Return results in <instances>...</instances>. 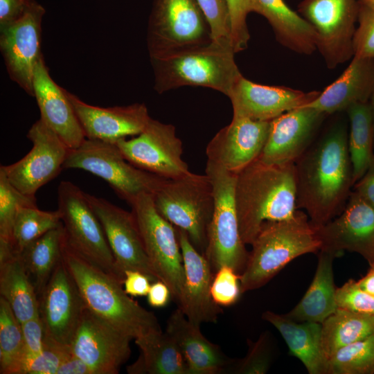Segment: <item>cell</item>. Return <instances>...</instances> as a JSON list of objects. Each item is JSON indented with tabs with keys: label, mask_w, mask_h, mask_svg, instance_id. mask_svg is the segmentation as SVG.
Here are the masks:
<instances>
[{
	"label": "cell",
	"mask_w": 374,
	"mask_h": 374,
	"mask_svg": "<svg viewBox=\"0 0 374 374\" xmlns=\"http://www.w3.org/2000/svg\"><path fill=\"white\" fill-rule=\"evenodd\" d=\"M45 12L35 1L21 17L0 28V50L8 74L32 97L35 69L43 56L42 24Z\"/></svg>",
	"instance_id": "cell-16"
},
{
	"label": "cell",
	"mask_w": 374,
	"mask_h": 374,
	"mask_svg": "<svg viewBox=\"0 0 374 374\" xmlns=\"http://www.w3.org/2000/svg\"><path fill=\"white\" fill-rule=\"evenodd\" d=\"M346 112L350 122L348 150L355 184L363 177L374 158L373 118L369 102L352 105Z\"/></svg>",
	"instance_id": "cell-35"
},
{
	"label": "cell",
	"mask_w": 374,
	"mask_h": 374,
	"mask_svg": "<svg viewBox=\"0 0 374 374\" xmlns=\"http://www.w3.org/2000/svg\"><path fill=\"white\" fill-rule=\"evenodd\" d=\"M157 212L176 228L184 231L191 243L204 254L208 227L215 208L210 177L190 172L167 179L153 195Z\"/></svg>",
	"instance_id": "cell-6"
},
{
	"label": "cell",
	"mask_w": 374,
	"mask_h": 374,
	"mask_svg": "<svg viewBox=\"0 0 374 374\" xmlns=\"http://www.w3.org/2000/svg\"><path fill=\"white\" fill-rule=\"evenodd\" d=\"M35 0H0V28L21 17Z\"/></svg>",
	"instance_id": "cell-48"
},
{
	"label": "cell",
	"mask_w": 374,
	"mask_h": 374,
	"mask_svg": "<svg viewBox=\"0 0 374 374\" xmlns=\"http://www.w3.org/2000/svg\"><path fill=\"white\" fill-rule=\"evenodd\" d=\"M200 326L190 321L178 308L167 321L166 332L174 339L186 363L188 374H222L233 362L220 347L207 339Z\"/></svg>",
	"instance_id": "cell-26"
},
{
	"label": "cell",
	"mask_w": 374,
	"mask_h": 374,
	"mask_svg": "<svg viewBox=\"0 0 374 374\" xmlns=\"http://www.w3.org/2000/svg\"><path fill=\"white\" fill-rule=\"evenodd\" d=\"M353 187L356 194L374 206V158L367 171Z\"/></svg>",
	"instance_id": "cell-50"
},
{
	"label": "cell",
	"mask_w": 374,
	"mask_h": 374,
	"mask_svg": "<svg viewBox=\"0 0 374 374\" xmlns=\"http://www.w3.org/2000/svg\"><path fill=\"white\" fill-rule=\"evenodd\" d=\"M240 275L233 268L224 265L214 273L211 292L213 301L220 306H230L241 293Z\"/></svg>",
	"instance_id": "cell-44"
},
{
	"label": "cell",
	"mask_w": 374,
	"mask_h": 374,
	"mask_svg": "<svg viewBox=\"0 0 374 374\" xmlns=\"http://www.w3.org/2000/svg\"><path fill=\"white\" fill-rule=\"evenodd\" d=\"M196 1L208 24L211 41L233 48L229 12L225 0Z\"/></svg>",
	"instance_id": "cell-41"
},
{
	"label": "cell",
	"mask_w": 374,
	"mask_h": 374,
	"mask_svg": "<svg viewBox=\"0 0 374 374\" xmlns=\"http://www.w3.org/2000/svg\"><path fill=\"white\" fill-rule=\"evenodd\" d=\"M0 294L21 323L39 314V298L19 252L0 240Z\"/></svg>",
	"instance_id": "cell-28"
},
{
	"label": "cell",
	"mask_w": 374,
	"mask_h": 374,
	"mask_svg": "<svg viewBox=\"0 0 374 374\" xmlns=\"http://www.w3.org/2000/svg\"><path fill=\"white\" fill-rule=\"evenodd\" d=\"M116 144L132 165L159 177L172 179L190 172L182 159V142L172 124L151 118L136 137L121 139Z\"/></svg>",
	"instance_id": "cell-15"
},
{
	"label": "cell",
	"mask_w": 374,
	"mask_h": 374,
	"mask_svg": "<svg viewBox=\"0 0 374 374\" xmlns=\"http://www.w3.org/2000/svg\"><path fill=\"white\" fill-rule=\"evenodd\" d=\"M321 326L322 347L328 359L340 348L374 335V314L337 308Z\"/></svg>",
	"instance_id": "cell-34"
},
{
	"label": "cell",
	"mask_w": 374,
	"mask_h": 374,
	"mask_svg": "<svg viewBox=\"0 0 374 374\" xmlns=\"http://www.w3.org/2000/svg\"><path fill=\"white\" fill-rule=\"evenodd\" d=\"M357 282L362 289L374 295V264L370 265L366 274Z\"/></svg>",
	"instance_id": "cell-53"
},
{
	"label": "cell",
	"mask_w": 374,
	"mask_h": 374,
	"mask_svg": "<svg viewBox=\"0 0 374 374\" xmlns=\"http://www.w3.org/2000/svg\"><path fill=\"white\" fill-rule=\"evenodd\" d=\"M65 91L87 139L116 143L141 133L151 118L144 103L102 107L87 104Z\"/></svg>",
	"instance_id": "cell-23"
},
{
	"label": "cell",
	"mask_w": 374,
	"mask_h": 374,
	"mask_svg": "<svg viewBox=\"0 0 374 374\" xmlns=\"http://www.w3.org/2000/svg\"><path fill=\"white\" fill-rule=\"evenodd\" d=\"M33 90L40 119L69 149L78 148L86 139L84 131L65 89L52 79L43 56L35 69Z\"/></svg>",
	"instance_id": "cell-25"
},
{
	"label": "cell",
	"mask_w": 374,
	"mask_h": 374,
	"mask_svg": "<svg viewBox=\"0 0 374 374\" xmlns=\"http://www.w3.org/2000/svg\"><path fill=\"white\" fill-rule=\"evenodd\" d=\"M262 318L280 332L292 355L297 357L310 374H328V359L321 340V323L295 321L285 314L265 311Z\"/></svg>",
	"instance_id": "cell-29"
},
{
	"label": "cell",
	"mask_w": 374,
	"mask_h": 374,
	"mask_svg": "<svg viewBox=\"0 0 374 374\" xmlns=\"http://www.w3.org/2000/svg\"><path fill=\"white\" fill-rule=\"evenodd\" d=\"M57 374H91L87 365L73 353L60 364Z\"/></svg>",
	"instance_id": "cell-52"
},
{
	"label": "cell",
	"mask_w": 374,
	"mask_h": 374,
	"mask_svg": "<svg viewBox=\"0 0 374 374\" xmlns=\"http://www.w3.org/2000/svg\"><path fill=\"white\" fill-rule=\"evenodd\" d=\"M21 324L25 344V357L41 353L45 346V332L39 314Z\"/></svg>",
	"instance_id": "cell-47"
},
{
	"label": "cell",
	"mask_w": 374,
	"mask_h": 374,
	"mask_svg": "<svg viewBox=\"0 0 374 374\" xmlns=\"http://www.w3.org/2000/svg\"><path fill=\"white\" fill-rule=\"evenodd\" d=\"M248 341V352L244 357L233 359L225 373L231 374H265L272 360V346L269 333L260 335L256 341Z\"/></svg>",
	"instance_id": "cell-40"
},
{
	"label": "cell",
	"mask_w": 374,
	"mask_h": 374,
	"mask_svg": "<svg viewBox=\"0 0 374 374\" xmlns=\"http://www.w3.org/2000/svg\"><path fill=\"white\" fill-rule=\"evenodd\" d=\"M137 359L127 367L129 374H188L186 363L174 339L162 330L134 339Z\"/></svg>",
	"instance_id": "cell-32"
},
{
	"label": "cell",
	"mask_w": 374,
	"mask_h": 374,
	"mask_svg": "<svg viewBox=\"0 0 374 374\" xmlns=\"http://www.w3.org/2000/svg\"><path fill=\"white\" fill-rule=\"evenodd\" d=\"M321 93L305 92L284 86L257 84L240 75L228 96L233 107V117L270 121L281 114L307 106Z\"/></svg>",
	"instance_id": "cell-21"
},
{
	"label": "cell",
	"mask_w": 374,
	"mask_h": 374,
	"mask_svg": "<svg viewBox=\"0 0 374 374\" xmlns=\"http://www.w3.org/2000/svg\"><path fill=\"white\" fill-rule=\"evenodd\" d=\"M327 116L305 106L271 120L266 143L258 159L269 164L294 163L316 139Z\"/></svg>",
	"instance_id": "cell-20"
},
{
	"label": "cell",
	"mask_w": 374,
	"mask_h": 374,
	"mask_svg": "<svg viewBox=\"0 0 374 374\" xmlns=\"http://www.w3.org/2000/svg\"><path fill=\"white\" fill-rule=\"evenodd\" d=\"M104 230L117 267L136 270L148 275L152 282L159 280L148 257L136 219L127 211L107 199L85 193Z\"/></svg>",
	"instance_id": "cell-18"
},
{
	"label": "cell",
	"mask_w": 374,
	"mask_h": 374,
	"mask_svg": "<svg viewBox=\"0 0 374 374\" xmlns=\"http://www.w3.org/2000/svg\"><path fill=\"white\" fill-rule=\"evenodd\" d=\"M211 41L208 24L196 0H154L147 34L150 58Z\"/></svg>",
	"instance_id": "cell-10"
},
{
	"label": "cell",
	"mask_w": 374,
	"mask_h": 374,
	"mask_svg": "<svg viewBox=\"0 0 374 374\" xmlns=\"http://www.w3.org/2000/svg\"><path fill=\"white\" fill-rule=\"evenodd\" d=\"M26 355L21 323L10 305L0 297V373L18 374Z\"/></svg>",
	"instance_id": "cell-36"
},
{
	"label": "cell",
	"mask_w": 374,
	"mask_h": 374,
	"mask_svg": "<svg viewBox=\"0 0 374 374\" xmlns=\"http://www.w3.org/2000/svg\"><path fill=\"white\" fill-rule=\"evenodd\" d=\"M254 12L267 19L276 39L284 47L299 54L317 51L316 34L312 26L284 0H252Z\"/></svg>",
	"instance_id": "cell-30"
},
{
	"label": "cell",
	"mask_w": 374,
	"mask_h": 374,
	"mask_svg": "<svg viewBox=\"0 0 374 374\" xmlns=\"http://www.w3.org/2000/svg\"><path fill=\"white\" fill-rule=\"evenodd\" d=\"M232 46L211 41L150 58L154 89L161 93L184 86L204 87L226 96L242 75Z\"/></svg>",
	"instance_id": "cell-5"
},
{
	"label": "cell",
	"mask_w": 374,
	"mask_h": 374,
	"mask_svg": "<svg viewBox=\"0 0 374 374\" xmlns=\"http://www.w3.org/2000/svg\"><path fill=\"white\" fill-rule=\"evenodd\" d=\"M374 88V59L353 57L342 74L307 106L326 115L346 112L352 105L369 102Z\"/></svg>",
	"instance_id": "cell-27"
},
{
	"label": "cell",
	"mask_w": 374,
	"mask_h": 374,
	"mask_svg": "<svg viewBox=\"0 0 374 374\" xmlns=\"http://www.w3.org/2000/svg\"><path fill=\"white\" fill-rule=\"evenodd\" d=\"M63 169H80L103 179L130 206L141 195H154L167 181L132 165L116 143L87 139L69 149Z\"/></svg>",
	"instance_id": "cell-7"
},
{
	"label": "cell",
	"mask_w": 374,
	"mask_h": 374,
	"mask_svg": "<svg viewBox=\"0 0 374 374\" xmlns=\"http://www.w3.org/2000/svg\"><path fill=\"white\" fill-rule=\"evenodd\" d=\"M320 250L341 254L356 252L370 265L374 264V206L351 192L341 213L328 223L315 228Z\"/></svg>",
	"instance_id": "cell-19"
},
{
	"label": "cell",
	"mask_w": 374,
	"mask_h": 374,
	"mask_svg": "<svg viewBox=\"0 0 374 374\" xmlns=\"http://www.w3.org/2000/svg\"><path fill=\"white\" fill-rule=\"evenodd\" d=\"M61 223L57 210L42 211L37 205L21 206L17 213L12 229L14 249L20 253L32 242Z\"/></svg>",
	"instance_id": "cell-37"
},
{
	"label": "cell",
	"mask_w": 374,
	"mask_h": 374,
	"mask_svg": "<svg viewBox=\"0 0 374 374\" xmlns=\"http://www.w3.org/2000/svg\"><path fill=\"white\" fill-rule=\"evenodd\" d=\"M235 204L245 244H252L264 222L294 217V163L269 164L258 158L237 175Z\"/></svg>",
	"instance_id": "cell-2"
},
{
	"label": "cell",
	"mask_w": 374,
	"mask_h": 374,
	"mask_svg": "<svg viewBox=\"0 0 374 374\" xmlns=\"http://www.w3.org/2000/svg\"><path fill=\"white\" fill-rule=\"evenodd\" d=\"M63 258L86 307L132 339L161 330L154 314L132 299L118 278L71 250L66 244Z\"/></svg>",
	"instance_id": "cell-3"
},
{
	"label": "cell",
	"mask_w": 374,
	"mask_h": 374,
	"mask_svg": "<svg viewBox=\"0 0 374 374\" xmlns=\"http://www.w3.org/2000/svg\"><path fill=\"white\" fill-rule=\"evenodd\" d=\"M86 305L64 258L60 261L39 297L44 340L70 348Z\"/></svg>",
	"instance_id": "cell-14"
},
{
	"label": "cell",
	"mask_w": 374,
	"mask_h": 374,
	"mask_svg": "<svg viewBox=\"0 0 374 374\" xmlns=\"http://www.w3.org/2000/svg\"><path fill=\"white\" fill-rule=\"evenodd\" d=\"M229 12L232 42L235 53H239L248 46L250 35L247 18L254 12L252 0H225Z\"/></svg>",
	"instance_id": "cell-45"
},
{
	"label": "cell",
	"mask_w": 374,
	"mask_h": 374,
	"mask_svg": "<svg viewBox=\"0 0 374 374\" xmlns=\"http://www.w3.org/2000/svg\"><path fill=\"white\" fill-rule=\"evenodd\" d=\"M251 245L240 277L242 294L265 285L294 258L320 251L321 243L308 215L299 209L292 218L264 222Z\"/></svg>",
	"instance_id": "cell-4"
},
{
	"label": "cell",
	"mask_w": 374,
	"mask_h": 374,
	"mask_svg": "<svg viewBox=\"0 0 374 374\" xmlns=\"http://www.w3.org/2000/svg\"><path fill=\"white\" fill-rule=\"evenodd\" d=\"M358 1L362 3L374 6V0H358Z\"/></svg>",
	"instance_id": "cell-55"
},
{
	"label": "cell",
	"mask_w": 374,
	"mask_h": 374,
	"mask_svg": "<svg viewBox=\"0 0 374 374\" xmlns=\"http://www.w3.org/2000/svg\"><path fill=\"white\" fill-rule=\"evenodd\" d=\"M206 174L213 185L215 208L204 255L214 273L227 265L240 275L245 268L249 252L240 234L235 204L237 175L208 159Z\"/></svg>",
	"instance_id": "cell-8"
},
{
	"label": "cell",
	"mask_w": 374,
	"mask_h": 374,
	"mask_svg": "<svg viewBox=\"0 0 374 374\" xmlns=\"http://www.w3.org/2000/svg\"><path fill=\"white\" fill-rule=\"evenodd\" d=\"M374 373V335L337 350L328 359V374Z\"/></svg>",
	"instance_id": "cell-38"
},
{
	"label": "cell",
	"mask_w": 374,
	"mask_h": 374,
	"mask_svg": "<svg viewBox=\"0 0 374 374\" xmlns=\"http://www.w3.org/2000/svg\"><path fill=\"white\" fill-rule=\"evenodd\" d=\"M37 205L36 197L26 196L15 188L0 170V240L12 242L17 213L24 206Z\"/></svg>",
	"instance_id": "cell-39"
},
{
	"label": "cell",
	"mask_w": 374,
	"mask_h": 374,
	"mask_svg": "<svg viewBox=\"0 0 374 374\" xmlns=\"http://www.w3.org/2000/svg\"><path fill=\"white\" fill-rule=\"evenodd\" d=\"M270 121L233 117L230 124L208 143L207 159L238 175L260 155L268 137Z\"/></svg>",
	"instance_id": "cell-24"
},
{
	"label": "cell",
	"mask_w": 374,
	"mask_h": 374,
	"mask_svg": "<svg viewBox=\"0 0 374 374\" xmlns=\"http://www.w3.org/2000/svg\"><path fill=\"white\" fill-rule=\"evenodd\" d=\"M31 150L17 162L1 166L10 184L24 195L36 197L37 191L63 170L69 148L39 119L29 129Z\"/></svg>",
	"instance_id": "cell-13"
},
{
	"label": "cell",
	"mask_w": 374,
	"mask_h": 374,
	"mask_svg": "<svg viewBox=\"0 0 374 374\" xmlns=\"http://www.w3.org/2000/svg\"><path fill=\"white\" fill-rule=\"evenodd\" d=\"M65 233L62 222L26 246L20 256L38 298L63 258Z\"/></svg>",
	"instance_id": "cell-33"
},
{
	"label": "cell",
	"mask_w": 374,
	"mask_h": 374,
	"mask_svg": "<svg viewBox=\"0 0 374 374\" xmlns=\"http://www.w3.org/2000/svg\"><path fill=\"white\" fill-rule=\"evenodd\" d=\"M43 351L32 357H24L18 374H57L62 362L71 355V348L62 347L44 340Z\"/></svg>",
	"instance_id": "cell-42"
},
{
	"label": "cell",
	"mask_w": 374,
	"mask_h": 374,
	"mask_svg": "<svg viewBox=\"0 0 374 374\" xmlns=\"http://www.w3.org/2000/svg\"><path fill=\"white\" fill-rule=\"evenodd\" d=\"M369 103L371 107L372 114H373V127H374V88L373 91L371 95V97L369 100Z\"/></svg>",
	"instance_id": "cell-54"
},
{
	"label": "cell",
	"mask_w": 374,
	"mask_h": 374,
	"mask_svg": "<svg viewBox=\"0 0 374 374\" xmlns=\"http://www.w3.org/2000/svg\"><path fill=\"white\" fill-rule=\"evenodd\" d=\"M151 278L145 274L136 270L125 271L123 281L125 292L132 296H147L150 288Z\"/></svg>",
	"instance_id": "cell-49"
},
{
	"label": "cell",
	"mask_w": 374,
	"mask_h": 374,
	"mask_svg": "<svg viewBox=\"0 0 374 374\" xmlns=\"http://www.w3.org/2000/svg\"><path fill=\"white\" fill-rule=\"evenodd\" d=\"M314 278L299 303L287 314L288 318L298 322L322 323L337 308L332 262L335 253L320 250Z\"/></svg>",
	"instance_id": "cell-31"
},
{
	"label": "cell",
	"mask_w": 374,
	"mask_h": 374,
	"mask_svg": "<svg viewBox=\"0 0 374 374\" xmlns=\"http://www.w3.org/2000/svg\"><path fill=\"white\" fill-rule=\"evenodd\" d=\"M294 168L296 208L305 211L314 228L341 213L354 185L344 118H337L316 137Z\"/></svg>",
	"instance_id": "cell-1"
},
{
	"label": "cell",
	"mask_w": 374,
	"mask_h": 374,
	"mask_svg": "<svg viewBox=\"0 0 374 374\" xmlns=\"http://www.w3.org/2000/svg\"><path fill=\"white\" fill-rule=\"evenodd\" d=\"M130 206L157 277L168 286L177 303L184 273L176 228L157 212L152 195H141Z\"/></svg>",
	"instance_id": "cell-11"
},
{
	"label": "cell",
	"mask_w": 374,
	"mask_h": 374,
	"mask_svg": "<svg viewBox=\"0 0 374 374\" xmlns=\"http://www.w3.org/2000/svg\"><path fill=\"white\" fill-rule=\"evenodd\" d=\"M336 301L338 308L374 314V295L362 289L357 282L353 279L337 288Z\"/></svg>",
	"instance_id": "cell-46"
},
{
	"label": "cell",
	"mask_w": 374,
	"mask_h": 374,
	"mask_svg": "<svg viewBox=\"0 0 374 374\" xmlns=\"http://www.w3.org/2000/svg\"><path fill=\"white\" fill-rule=\"evenodd\" d=\"M358 25L353 39V57L374 59V6L359 2Z\"/></svg>",
	"instance_id": "cell-43"
},
{
	"label": "cell",
	"mask_w": 374,
	"mask_h": 374,
	"mask_svg": "<svg viewBox=\"0 0 374 374\" xmlns=\"http://www.w3.org/2000/svg\"><path fill=\"white\" fill-rule=\"evenodd\" d=\"M132 339L86 308L70 348L91 374H117L130 357Z\"/></svg>",
	"instance_id": "cell-17"
},
{
	"label": "cell",
	"mask_w": 374,
	"mask_h": 374,
	"mask_svg": "<svg viewBox=\"0 0 374 374\" xmlns=\"http://www.w3.org/2000/svg\"><path fill=\"white\" fill-rule=\"evenodd\" d=\"M171 298L172 295L168 286L161 280L153 282L147 294L148 303L154 308L166 306Z\"/></svg>",
	"instance_id": "cell-51"
},
{
	"label": "cell",
	"mask_w": 374,
	"mask_h": 374,
	"mask_svg": "<svg viewBox=\"0 0 374 374\" xmlns=\"http://www.w3.org/2000/svg\"><path fill=\"white\" fill-rule=\"evenodd\" d=\"M358 10V0H302L298 6V13L313 28L317 50L330 69L353 57Z\"/></svg>",
	"instance_id": "cell-12"
},
{
	"label": "cell",
	"mask_w": 374,
	"mask_h": 374,
	"mask_svg": "<svg viewBox=\"0 0 374 374\" xmlns=\"http://www.w3.org/2000/svg\"><path fill=\"white\" fill-rule=\"evenodd\" d=\"M86 193L69 181L57 187V211L64 226L66 244L76 253L123 283L106 235Z\"/></svg>",
	"instance_id": "cell-9"
},
{
	"label": "cell",
	"mask_w": 374,
	"mask_h": 374,
	"mask_svg": "<svg viewBox=\"0 0 374 374\" xmlns=\"http://www.w3.org/2000/svg\"><path fill=\"white\" fill-rule=\"evenodd\" d=\"M176 230L184 273L178 308L190 321L196 325L216 323L223 311L211 296L214 272L205 256L191 243L187 233L178 228Z\"/></svg>",
	"instance_id": "cell-22"
}]
</instances>
